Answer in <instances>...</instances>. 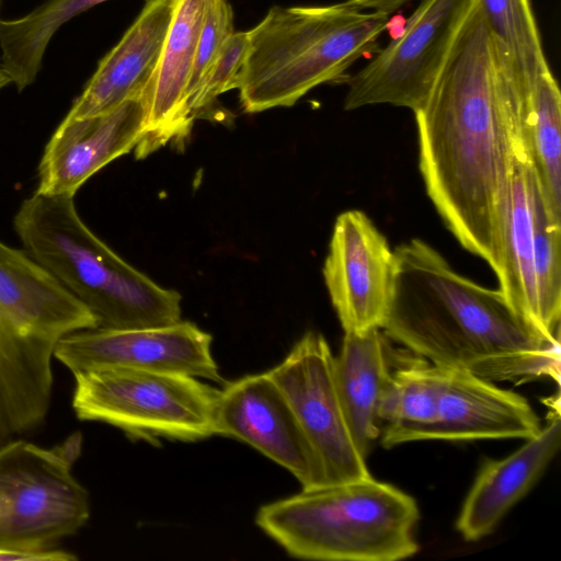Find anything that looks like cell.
<instances>
[{"instance_id":"30","label":"cell","mask_w":561,"mask_h":561,"mask_svg":"<svg viewBox=\"0 0 561 561\" xmlns=\"http://www.w3.org/2000/svg\"><path fill=\"white\" fill-rule=\"evenodd\" d=\"M364 10L377 11L388 15L396 13L411 0H347Z\"/></svg>"},{"instance_id":"9","label":"cell","mask_w":561,"mask_h":561,"mask_svg":"<svg viewBox=\"0 0 561 561\" xmlns=\"http://www.w3.org/2000/svg\"><path fill=\"white\" fill-rule=\"evenodd\" d=\"M334 357L325 337L308 331L268 370L311 448L323 485L370 476L337 390Z\"/></svg>"},{"instance_id":"13","label":"cell","mask_w":561,"mask_h":561,"mask_svg":"<svg viewBox=\"0 0 561 561\" xmlns=\"http://www.w3.org/2000/svg\"><path fill=\"white\" fill-rule=\"evenodd\" d=\"M145 118L144 96L101 115L65 117L39 160L35 193L73 197L93 174L138 145Z\"/></svg>"},{"instance_id":"32","label":"cell","mask_w":561,"mask_h":561,"mask_svg":"<svg viewBox=\"0 0 561 561\" xmlns=\"http://www.w3.org/2000/svg\"><path fill=\"white\" fill-rule=\"evenodd\" d=\"M1 1V0H0Z\"/></svg>"},{"instance_id":"21","label":"cell","mask_w":561,"mask_h":561,"mask_svg":"<svg viewBox=\"0 0 561 561\" xmlns=\"http://www.w3.org/2000/svg\"><path fill=\"white\" fill-rule=\"evenodd\" d=\"M523 148L548 222L561 228V93L551 69L534 82L524 119Z\"/></svg>"},{"instance_id":"7","label":"cell","mask_w":561,"mask_h":561,"mask_svg":"<svg viewBox=\"0 0 561 561\" xmlns=\"http://www.w3.org/2000/svg\"><path fill=\"white\" fill-rule=\"evenodd\" d=\"M71 468L24 439L0 445V547L53 549L87 524L89 492Z\"/></svg>"},{"instance_id":"12","label":"cell","mask_w":561,"mask_h":561,"mask_svg":"<svg viewBox=\"0 0 561 561\" xmlns=\"http://www.w3.org/2000/svg\"><path fill=\"white\" fill-rule=\"evenodd\" d=\"M214 433L250 445L289 471L302 489L323 486L311 448L268 371L225 382L216 400Z\"/></svg>"},{"instance_id":"28","label":"cell","mask_w":561,"mask_h":561,"mask_svg":"<svg viewBox=\"0 0 561 561\" xmlns=\"http://www.w3.org/2000/svg\"><path fill=\"white\" fill-rule=\"evenodd\" d=\"M77 557L60 549L22 550L0 547V561H75Z\"/></svg>"},{"instance_id":"31","label":"cell","mask_w":561,"mask_h":561,"mask_svg":"<svg viewBox=\"0 0 561 561\" xmlns=\"http://www.w3.org/2000/svg\"><path fill=\"white\" fill-rule=\"evenodd\" d=\"M9 83H11V80L0 66V90Z\"/></svg>"},{"instance_id":"17","label":"cell","mask_w":561,"mask_h":561,"mask_svg":"<svg viewBox=\"0 0 561 561\" xmlns=\"http://www.w3.org/2000/svg\"><path fill=\"white\" fill-rule=\"evenodd\" d=\"M173 9L174 0H146L121 41L100 60L67 118L101 115L144 96L158 66Z\"/></svg>"},{"instance_id":"29","label":"cell","mask_w":561,"mask_h":561,"mask_svg":"<svg viewBox=\"0 0 561 561\" xmlns=\"http://www.w3.org/2000/svg\"><path fill=\"white\" fill-rule=\"evenodd\" d=\"M82 440V434L80 432H75L59 445L50 449L58 458H60L64 462L72 467L75 461L81 455Z\"/></svg>"},{"instance_id":"15","label":"cell","mask_w":561,"mask_h":561,"mask_svg":"<svg viewBox=\"0 0 561 561\" xmlns=\"http://www.w3.org/2000/svg\"><path fill=\"white\" fill-rule=\"evenodd\" d=\"M210 1L174 0L159 62L144 93L145 129L135 147L138 159L171 141L180 144L191 133L188 85Z\"/></svg>"},{"instance_id":"25","label":"cell","mask_w":561,"mask_h":561,"mask_svg":"<svg viewBox=\"0 0 561 561\" xmlns=\"http://www.w3.org/2000/svg\"><path fill=\"white\" fill-rule=\"evenodd\" d=\"M493 35L506 47L533 88L538 75L550 69L529 0H477Z\"/></svg>"},{"instance_id":"19","label":"cell","mask_w":561,"mask_h":561,"mask_svg":"<svg viewBox=\"0 0 561 561\" xmlns=\"http://www.w3.org/2000/svg\"><path fill=\"white\" fill-rule=\"evenodd\" d=\"M388 351L382 330L373 329L360 334L344 333L340 353L334 357L343 408L353 436L366 457L381 433L380 408L392 371Z\"/></svg>"},{"instance_id":"22","label":"cell","mask_w":561,"mask_h":561,"mask_svg":"<svg viewBox=\"0 0 561 561\" xmlns=\"http://www.w3.org/2000/svg\"><path fill=\"white\" fill-rule=\"evenodd\" d=\"M107 0H47L24 16L0 19L1 68L19 91L41 70L49 41L76 15Z\"/></svg>"},{"instance_id":"5","label":"cell","mask_w":561,"mask_h":561,"mask_svg":"<svg viewBox=\"0 0 561 561\" xmlns=\"http://www.w3.org/2000/svg\"><path fill=\"white\" fill-rule=\"evenodd\" d=\"M419 518L411 495L369 476L265 504L255 523L293 558L397 561L417 552Z\"/></svg>"},{"instance_id":"18","label":"cell","mask_w":561,"mask_h":561,"mask_svg":"<svg viewBox=\"0 0 561 561\" xmlns=\"http://www.w3.org/2000/svg\"><path fill=\"white\" fill-rule=\"evenodd\" d=\"M560 434V417H552L516 451L481 467L456 523L463 539L479 540L494 530L542 476L559 449Z\"/></svg>"},{"instance_id":"20","label":"cell","mask_w":561,"mask_h":561,"mask_svg":"<svg viewBox=\"0 0 561 561\" xmlns=\"http://www.w3.org/2000/svg\"><path fill=\"white\" fill-rule=\"evenodd\" d=\"M496 278L499 290L515 313L546 339L540 327L534 271L531 168L524 152L514 165L504 219L503 264Z\"/></svg>"},{"instance_id":"6","label":"cell","mask_w":561,"mask_h":561,"mask_svg":"<svg viewBox=\"0 0 561 561\" xmlns=\"http://www.w3.org/2000/svg\"><path fill=\"white\" fill-rule=\"evenodd\" d=\"M72 409L81 421L119 428L151 444L196 442L214 433L219 389L170 371L96 368L73 374Z\"/></svg>"},{"instance_id":"26","label":"cell","mask_w":561,"mask_h":561,"mask_svg":"<svg viewBox=\"0 0 561 561\" xmlns=\"http://www.w3.org/2000/svg\"><path fill=\"white\" fill-rule=\"evenodd\" d=\"M249 47L247 32H234L225 42L217 57L190 96L187 106L191 116L216 118L218 96L236 89V80Z\"/></svg>"},{"instance_id":"10","label":"cell","mask_w":561,"mask_h":561,"mask_svg":"<svg viewBox=\"0 0 561 561\" xmlns=\"http://www.w3.org/2000/svg\"><path fill=\"white\" fill-rule=\"evenodd\" d=\"M213 337L188 321L108 329L91 328L62 337L55 358L72 374L96 368L170 371L225 383L211 354Z\"/></svg>"},{"instance_id":"27","label":"cell","mask_w":561,"mask_h":561,"mask_svg":"<svg viewBox=\"0 0 561 561\" xmlns=\"http://www.w3.org/2000/svg\"><path fill=\"white\" fill-rule=\"evenodd\" d=\"M233 33V12L229 0H211L197 45L188 85V100L225 42Z\"/></svg>"},{"instance_id":"23","label":"cell","mask_w":561,"mask_h":561,"mask_svg":"<svg viewBox=\"0 0 561 561\" xmlns=\"http://www.w3.org/2000/svg\"><path fill=\"white\" fill-rule=\"evenodd\" d=\"M437 367L416 362L391 371L381 408L380 440L385 448L423 440L436 419Z\"/></svg>"},{"instance_id":"8","label":"cell","mask_w":561,"mask_h":561,"mask_svg":"<svg viewBox=\"0 0 561 561\" xmlns=\"http://www.w3.org/2000/svg\"><path fill=\"white\" fill-rule=\"evenodd\" d=\"M477 0H421L401 33L346 80L344 110L375 104H425L450 48Z\"/></svg>"},{"instance_id":"24","label":"cell","mask_w":561,"mask_h":561,"mask_svg":"<svg viewBox=\"0 0 561 561\" xmlns=\"http://www.w3.org/2000/svg\"><path fill=\"white\" fill-rule=\"evenodd\" d=\"M533 252L539 320L543 336L560 343L561 319V228L547 219L541 195L531 170Z\"/></svg>"},{"instance_id":"1","label":"cell","mask_w":561,"mask_h":561,"mask_svg":"<svg viewBox=\"0 0 561 561\" xmlns=\"http://www.w3.org/2000/svg\"><path fill=\"white\" fill-rule=\"evenodd\" d=\"M531 89L476 1L425 104L414 113L430 199L461 247L496 276Z\"/></svg>"},{"instance_id":"2","label":"cell","mask_w":561,"mask_h":561,"mask_svg":"<svg viewBox=\"0 0 561 561\" xmlns=\"http://www.w3.org/2000/svg\"><path fill=\"white\" fill-rule=\"evenodd\" d=\"M396 287L381 328L428 363L490 381L560 380V343L540 336L499 289L456 272L421 239L394 250Z\"/></svg>"},{"instance_id":"16","label":"cell","mask_w":561,"mask_h":561,"mask_svg":"<svg viewBox=\"0 0 561 561\" xmlns=\"http://www.w3.org/2000/svg\"><path fill=\"white\" fill-rule=\"evenodd\" d=\"M0 321L58 343L99 327L94 314L25 251L0 241Z\"/></svg>"},{"instance_id":"11","label":"cell","mask_w":561,"mask_h":561,"mask_svg":"<svg viewBox=\"0 0 561 561\" xmlns=\"http://www.w3.org/2000/svg\"><path fill=\"white\" fill-rule=\"evenodd\" d=\"M397 260L386 237L362 210L334 222L323 278L344 333L381 329L396 287Z\"/></svg>"},{"instance_id":"14","label":"cell","mask_w":561,"mask_h":561,"mask_svg":"<svg viewBox=\"0 0 561 561\" xmlns=\"http://www.w3.org/2000/svg\"><path fill=\"white\" fill-rule=\"evenodd\" d=\"M436 367V419L423 440L528 439L541 430L518 393L463 370Z\"/></svg>"},{"instance_id":"4","label":"cell","mask_w":561,"mask_h":561,"mask_svg":"<svg viewBox=\"0 0 561 561\" xmlns=\"http://www.w3.org/2000/svg\"><path fill=\"white\" fill-rule=\"evenodd\" d=\"M24 250L96 318L130 329L181 320V295L124 261L80 218L73 197L35 193L13 219Z\"/></svg>"},{"instance_id":"3","label":"cell","mask_w":561,"mask_h":561,"mask_svg":"<svg viewBox=\"0 0 561 561\" xmlns=\"http://www.w3.org/2000/svg\"><path fill=\"white\" fill-rule=\"evenodd\" d=\"M390 16L347 0L272 7L248 31L249 47L236 80L242 110L289 107L320 84L346 82L356 60L380 49Z\"/></svg>"}]
</instances>
